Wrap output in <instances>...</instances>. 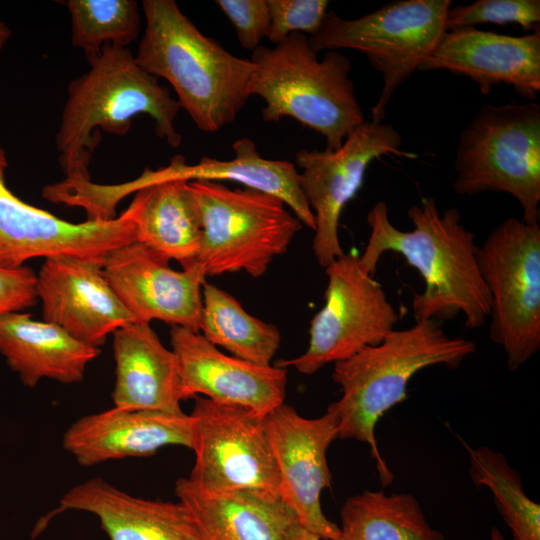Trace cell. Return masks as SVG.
Listing matches in <instances>:
<instances>
[{"instance_id":"cell-30","label":"cell","mask_w":540,"mask_h":540,"mask_svg":"<svg viewBox=\"0 0 540 540\" xmlns=\"http://www.w3.org/2000/svg\"><path fill=\"white\" fill-rule=\"evenodd\" d=\"M483 23L498 25L515 23L524 31L536 28L540 23V1L478 0L468 5L450 7L445 19V28L448 31Z\"/></svg>"},{"instance_id":"cell-35","label":"cell","mask_w":540,"mask_h":540,"mask_svg":"<svg viewBox=\"0 0 540 540\" xmlns=\"http://www.w3.org/2000/svg\"><path fill=\"white\" fill-rule=\"evenodd\" d=\"M11 37V31L8 26L0 21V50L4 47L8 39Z\"/></svg>"},{"instance_id":"cell-1","label":"cell","mask_w":540,"mask_h":540,"mask_svg":"<svg viewBox=\"0 0 540 540\" xmlns=\"http://www.w3.org/2000/svg\"><path fill=\"white\" fill-rule=\"evenodd\" d=\"M407 216L413 229L402 231L390 221L385 202L373 205L367 214L369 239L359 255L362 266L374 275L385 253L400 254L424 280L423 291L412 297L415 320L443 323L462 315L466 327H482L491 299L478 266L475 234L461 223L460 211H440L434 198L425 197Z\"/></svg>"},{"instance_id":"cell-27","label":"cell","mask_w":540,"mask_h":540,"mask_svg":"<svg viewBox=\"0 0 540 540\" xmlns=\"http://www.w3.org/2000/svg\"><path fill=\"white\" fill-rule=\"evenodd\" d=\"M199 333L232 356L263 366L271 365L281 341L276 325L252 316L231 294L206 282Z\"/></svg>"},{"instance_id":"cell-6","label":"cell","mask_w":540,"mask_h":540,"mask_svg":"<svg viewBox=\"0 0 540 540\" xmlns=\"http://www.w3.org/2000/svg\"><path fill=\"white\" fill-rule=\"evenodd\" d=\"M189 188L201 226L195 263L206 277L240 271L263 276L303 227L274 195L208 180L189 181Z\"/></svg>"},{"instance_id":"cell-7","label":"cell","mask_w":540,"mask_h":540,"mask_svg":"<svg viewBox=\"0 0 540 540\" xmlns=\"http://www.w3.org/2000/svg\"><path fill=\"white\" fill-rule=\"evenodd\" d=\"M454 168L458 195L507 193L521 206L523 221L539 223L540 106H481L460 135Z\"/></svg>"},{"instance_id":"cell-8","label":"cell","mask_w":540,"mask_h":540,"mask_svg":"<svg viewBox=\"0 0 540 540\" xmlns=\"http://www.w3.org/2000/svg\"><path fill=\"white\" fill-rule=\"evenodd\" d=\"M450 0H398L357 19L327 11L319 31L308 36L321 51L353 49L364 54L383 79L371 121L384 120L396 89L433 53L444 33Z\"/></svg>"},{"instance_id":"cell-23","label":"cell","mask_w":540,"mask_h":540,"mask_svg":"<svg viewBox=\"0 0 540 540\" xmlns=\"http://www.w3.org/2000/svg\"><path fill=\"white\" fill-rule=\"evenodd\" d=\"M174 492L189 511L200 540H285L295 516L280 497L267 493H209L188 478H179Z\"/></svg>"},{"instance_id":"cell-19","label":"cell","mask_w":540,"mask_h":540,"mask_svg":"<svg viewBox=\"0 0 540 540\" xmlns=\"http://www.w3.org/2000/svg\"><path fill=\"white\" fill-rule=\"evenodd\" d=\"M419 70H446L465 76L483 95L504 84L533 101L540 91L539 26L522 36L475 27L448 30Z\"/></svg>"},{"instance_id":"cell-21","label":"cell","mask_w":540,"mask_h":540,"mask_svg":"<svg viewBox=\"0 0 540 540\" xmlns=\"http://www.w3.org/2000/svg\"><path fill=\"white\" fill-rule=\"evenodd\" d=\"M95 515L110 540H200L187 508L180 502L132 496L100 477L69 489L59 508Z\"/></svg>"},{"instance_id":"cell-20","label":"cell","mask_w":540,"mask_h":540,"mask_svg":"<svg viewBox=\"0 0 540 540\" xmlns=\"http://www.w3.org/2000/svg\"><path fill=\"white\" fill-rule=\"evenodd\" d=\"M63 448L78 464L94 466L128 457H148L170 445L192 449L190 414L117 407L85 415L63 435Z\"/></svg>"},{"instance_id":"cell-28","label":"cell","mask_w":540,"mask_h":540,"mask_svg":"<svg viewBox=\"0 0 540 540\" xmlns=\"http://www.w3.org/2000/svg\"><path fill=\"white\" fill-rule=\"evenodd\" d=\"M464 445L469 456L471 480L491 491L512 540H540V505L525 494L520 473L510 466L501 452L485 446Z\"/></svg>"},{"instance_id":"cell-14","label":"cell","mask_w":540,"mask_h":540,"mask_svg":"<svg viewBox=\"0 0 540 540\" xmlns=\"http://www.w3.org/2000/svg\"><path fill=\"white\" fill-rule=\"evenodd\" d=\"M264 427L279 478V496L298 522L322 540H339L340 528L323 513L321 493L331 487L327 461L338 439V417L329 407L318 418H305L283 403L264 416Z\"/></svg>"},{"instance_id":"cell-34","label":"cell","mask_w":540,"mask_h":540,"mask_svg":"<svg viewBox=\"0 0 540 540\" xmlns=\"http://www.w3.org/2000/svg\"><path fill=\"white\" fill-rule=\"evenodd\" d=\"M285 540H322V538L302 526L294 516L287 528Z\"/></svg>"},{"instance_id":"cell-18","label":"cell","mask_w":540,"mask_h":540,"mask_svg":"<svg viewBox=\"0 0 540 540\" xmlns=\"http://www.w3.org/2000/svg\"><path fill=\"white\" fill-rule=\"evenodd\" d=\"M36 294L42 302L43 321L96 348L109 334L135 322L102 266L79 258H46L36 276Z\"/></svg>"},{"instance_id":"cell-10","label":"cell","mask_w":540,"mask_h":540,"mask_svg":"<svg viewBox=\"0 0 540 540\" xmlns=\"http://www.w3.org/2000/svg\"><path fill=\"white\" fill-rule=\"evenodd\" d=\"M324 269V305L311 320L306 351L276 363L304 375L380 343L399 320L381 284L365 270L358 254L344 253Z\"/></svg>"},{"instance_id":"cell-9","label":"cell","mask_w":540,"mask_h":540,"mask_svg":"<svg viewBox=\"0 0 540 540\" xmlns=\"http://www.w3.org/2000/svg\"><path fill=\"white\" fill-rule=\"evenodd\" d=\"M477 260L491 299L490 338L515 371L540 349L539 223L505 219L478 246Z\"/></svg>"},{"instance_id":"cell-4","label":"cell","mask_w":540,"mask_h":540,"mask_svg":"<svg viewBox=\"0 0 540 540\" xmlns=\"http://www.w3.org/2000/svg\"><path fill=\"white\" fill-rule=\"evenodd\" d=\"M142 8L146 25L137 64L171 84L180 108L202 132L231 124L250 97L251 60L204 35L173 0H144Z\"/></svg>"},{"instance_id":"cell-13","label":"cell","mask_w":540,"mask_h":540,"mask_svg":"<svg viewBox=\"0 0 540 540\" xmlns=\"http://www.w3.org/2000/svg\"><path fill=\"white\" fill-rule=\"evenodd\" d=\"M7 164L0 147V268L18 269L32 258L56 256L103 267L112 251L135 242L134 225L123 213L75 224L23 202L6 186Z\"/></svg>"},{"instance_id":"cell-5","label":"cell","mask_w":540,"mask_h":540,"mask_svg":"<svg viewBox=\"0 0 540 540\" xmlns=\"http://www.w3.org/2000/svg\"><path fill=\"white\" fill-rule=\"evenodd\" d=\"M250 60L248 93L265 101L263 121L293 118L323 135L327 151L365 121L346 55L330 50L320 60L307 35L291 33L273 47L260 45Z\"/></svg>"},{"instance_id":"cell-16","label":"cell","mask_w":540,"mask_h":540,"mask_svg":"<svg viewBox=\"0 0 540 540\" xmlns=\"http://www.w3.org/2000/svg\"><path fill=\"white\" fill-rule=\"evenodd\" d=\"M102 270L135 322L160 320L199 332L206 276L196 263L176 271L168 259L133 242L112 251Z\"/></svg>"},{"instance_id":"cell-25","label":"cell","mask_w":540,"mask_h":540,"mask_svg":"<svg viewBox=\"0 0 540 540\" xmlns=\"http://www.w3.org/2000/svg\"><path fill=\"white\" fill-rule=\"evenodd\" d=\"M232 148L234 156L230 160L205 156L197 164L187 165L182 155H176L165 168L188 181L228 180L274 195L284 201L303 225L315 231V217L300 188L295 165L285 160L263 158L249 138L236 140Z\"/></svg>"},{"instance_id":"cell-22","label":"cell","mask_w":540,"mask_h":540,"mask_svg":"<svg viewBox=\"0 0 540 540\" xmlns=\"http://www.w3.org/2000/svg\"><path fill=\"white\" fill-rule=\"evenodd\" d=\"M114 407L183 413L177 360L150 323L131 322L113 333Z\"/></svg>"},{"instance_id":"cell-3","label":"cell","mask_w":540,"mask_h":540,"mask_svg":"<svg viewBox=\"0 0 540 540\" xmlns=\"http://www.w3.org/2000/svg\"><path fill=\"white\" fill-rule=\"evenodd\" d=\"M475 350L472 340L449 336L441 322L416 320L408 328L392 330L380 343L334 363L332 378L341 397L328 407L338 417V439L369 446L383 486L392 483L394 476L376 441L380 418L407 398V386L419 371L435 365L456 369Z\"/></svg>"},{"instance_id":"cell-29","label":"cell","mask_w":540,"mask_h":540,"mask_svg":"<svg viewBox=\"0 0 540 540\" xmlns=\"http://www.w3.org/2000/svg\"><path fill=\"white\" fill-rule=\"evenodd\" d=\"M72 44L86 57L98 54L105 44L127 47L139 33L140 16L134 0H68Z\"/></svg>"},{"instance_id":"cell-32","label":"cell","mask_w":540,"mask_h":540,"mask_svg":"<svg viewBox=\"0 0 540 540\" xmlns=\"http://www.w3.org/2000/svg\"><path fill=\"white\" fill-rule=\"evenodd\" d=\"M232 24L240 45L254 51L267 38L270 13L267 0H216Z\"/></svg>"},{"instance_id":"cell-12","label":"cell","mask_w":540,"mask_h":540,"mask_svg":"<svg viewBox=\"0 0 540 540\" xmlns=\"http://www.w3.org/2000/svg\"><path fill=\"white\" fill-rule=\"evenodd\" d=\"M402 136L392 125L365 120L335 151L301 149L295 155L300 188L311 208L316 229L312 249L326 268L345 252L339 240V220L356 195L370 163L384 155L416 158L401 149Z\"/></svg>"},{"instance_id":"cell-17","label":"cell","mask_w":540,"mask_h":540,"mask_svg":"<svg viewBox=\"0 0 540 540\" xmlns=\"http://www.w3.org/2000/svg\"><path fill=\"white\" fill-rule=\"evenodd\" d=\"M170 343L177 360L182 400L203 396L244 406L262 417L284 403L286 368L227 355L199 332L180 326H171Z\"/></svg>"},{"instance_id":"cell-24","label":"cell","mask_w":540,"mask_h":540,"mask_svg":"<svg viewBox=\"0 0 540 540\" xmlns=\"http://www.w3.org/2000/svg\"><path fill=\"white\" fill-rule=\"evenodd\" d=\"M31 314L0 315V353L22 383L34 387L43 379L64 384L81 382L87 365L100 353L62 328L35 321Z\"/></svg>"},{"instance_id":"cell-26","label":"cell","mask_w":540,"mask_h":540,"mask_svg":"<svg viewBox=\"0 0 540 540\" xmlns=\"http://www.w3.org/2000/svg\"><path fill=\"white\" fill-rule=\"evenodd\" d=\"M340 516L339 540H445L408 493L365 490L344 502Z\"/></svg>"},{"instance_id":"cell-36","label":"cell","mask_w":540,"mask_h":540,"mask_svg":"<svg viewBox=\"0 0 540 540\" xmlns=\"http://www.w3.org/2000/svg\"><path fill=\"white\" fill-rule=\"evenodd\" d=\"M490 540H505L499 529L493 527L490 533Z\"/></svg>"},{"instance_id":"cell-11","label":"cell","mask_w":540,"mask_h":540,"mask_svg":"<svg viewBox=\"0 0 540 540\" xmlns=\"http://www.w3.org/2000/svg\"><path fill=\"white\" fill-rule=\"evenodd\" d=\"M195 462L188 479L203 491L279 496V478L264 417L249 408L194 397Z\"/></svg>"},{"instance_id":"cell-2","label":"cell","mask_w":540,"mask_h":540,"mask_svg":"<svg viewBox=\"0 0 540 540\" xmlns=\"http://www.w3.org/2000/svg\"><path fill=\"white\" fill-rule=\"evenodd\" d=\"M87 60L90 69L68 85L56 134L59 163L66 184L91 182L88 165L99 142L92 132L100 127L108 133L124 135L131 119L150 116L158 137L176 148L182 137L175 127L181 109L158 78L145 72L127 47L105 44Z\"/></svg>"},{"instance_id":"cell-31","label":"cell","mask_w":540,"mask_h":540,"mask_svg":"<svg viewBox=\"0 0 540 540\" xmlns=\"http://www.w3.org/2000/svg\"><path fill=\"white\" fill-rule=\"evenodd\" d=\"M328 4L327 0H267L270 13L267 39L276 45L291 33L316 34Z\"/></svg>"},{"instance_id":"cell-33","label":"cell","mask_w":540,"mask_h":540,"mask_svg":"<svg viewBox=\"0 0 540 540\" xmlns=\"http://www.w3.org/2000/svg\"><path fill=\"white\" fill-rule=\"evenodd\" d=\"M36 299V275L30 268H0V315L31 307Z\"/></svg>"},{"instance_id":"cell-15","label":"cell","mask_w":540,"mask_h":540,"mask_svg":"<svg viewBox=\"0 0 540 540\" xmlns=\"http://www.w3.org/2000/svg\"><path fill=\"white\" fill-rule=\"evenodd\" d=\"M136 191L122 212L135 228V242L142 244L183 268L197 257L201 226L189 181L162 167L146 169L137 180L116 187L94 185L90 202L106 218L114 217L115 203L125 193Z\"/></svg>"}]
</instances>
